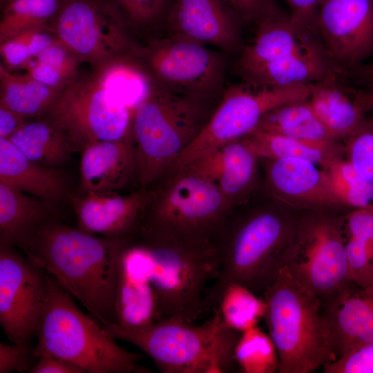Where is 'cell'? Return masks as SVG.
<instances>
[{"instance_id":"6da1fadb","label":"cell","mask_w":373,"mask_h":373,"mask_svg":"<svg viewBox=\"0 0 373 373\" xmlns=\"http://www.w3.org/2000/svg\"><path fill=\"white\" fill-rule=\"evenodd\" d=\"M258 195L231 209L214 240L218 273L207 291L205 312L216 309L230 283L261 296L287 266L298 211Z\"/></svg>"},{"instance_id":"7a4b0ae2","label":"cell","mask_w":373,"mask_h":373,"mask_svg":"<svg viewBox=\"0 0 373 373\" xmlns=\"http://www.w3.org/2000/svg\"><path fill=\"white\" fill-rule=\"evenodd\" d=\"M131 237L92 235L53 218L39 228L22 251L102 325L117 322L119 260Z\"/></svg>"},{"instance_id":"3957f363","label":"cell","mask_w":373,"mask_h":373,"mask_svg":"<svg viewBox=\"0 0 373 373\" xmlns=\"http://www.w3.org/2000/svg\"><path fill=\"white\" fill-rule=\"evenodd\" d=\"M219 102L175 94L148 79L132 111L131 137L140 188L147 189L167 172L203 130Z\"/></svg>"},{"instance_id":"277c9868","label":"cell","mask_w":373,"mask_h":373,"mask_svg":"<svg viewBox=\"0 0 373 373\" xmlns=\"http://www.w3.org/2000/svg\"><path fill=\"white\" fill-rule=\"evenodd\" d=\"M102 327L142 350L163 373H224L236 366L233 352L240 332L226 326L218 309L199 325L161 319L133 330L111 323Z\"/></svg>"},{"instance_id":"5b68a950","label":"cell","mask_w":373,"mask_h":373,"mask_svg":"<svg viewBox=\"0 0 373 373\" xmlns=\"http://www.w3.org/2000/svg\"><path fill=\"white\" fill-rule=\"evenodd\" d=\"M263 319L279 357L278 373H312L336 360L322 303L285 267L261 296Z\"/></svg>"},{"instance_id":"8992f818","label":"cell","mask_w":373,"mask_h":373,"mask_svg":"<svg viewBox=\"0 0 373 373\" xmlns=\"http://www.w3.org/2000/svg\"><path fill=\"white\" fill-rule=\"evenodd\" d=\"M137 234L198 244H214L231 207L208 180L187 166L147 189Z\"/></svg>"},{"instance_id":"52a82bcc","label":"cell","mask_w":373,"mask_h":373,"mask_svg":"<svg viewBox=\"0 0 373 373\" xmlns=\"http://www.w3.org/2000/svg\"><path fill=\"white\" fill-rule=\"evenodd\" d=\"M37 357L51 354L75 363L88 373H147L142 355L119 346L73 296L49 275L47 298L37 333Z\"/></svg>"},{"instance_id":"ba28073f","label":"cell","mask_w":373,"mask_h":373,"mask_svg":"<svg viewBox=\"0 0 373 373\" xmlns=\"http://www.w3.org/2000/svg\"><path fill=\"white\" fill-rule=\"evenodd\" d=\"M135 236L145 246L149 256L159 320L194 323L205 312L208 284L213 283L218 276L214 244Z\"/></svg>"},{"instance_id":"9c48e42d","label":"cell","mask_w":373,"mask_h":373,"mask_svg":"<svg viewBox=\"0 0 373 373\" xmlns=\"http://www.w3.org/2000/svg\"><path fill=\"white\" fill-rule=\"evenodd\" d=\"M325 211H298L287 263L290 275L315 294L323 307L334 301L351 281L344 217Z\"/></svg>"},{"instance_id":"30bf717a","label":"cell","mask_w":373,"mask_h":373,"mask_svg":"<svg viewBox=\"0 0 373 373\" xmlns=\"http://www.w3.org/2000/svg\"><path fill=\"white\" fill-rule=\"evenodd\" d=\"M133 56L145 64L149 79L175 94L217 102L227 85L229 56L186 39L165 35L144 46L134 44Z\"/></svg>"},{"instance_id":"8fae6325","label":"cell","mask_w":373,"mask_h":373,"mask_svg":"<svg viewBox=\"0 0 373 373\" xmlns=\"http://www.w3.org/2000/svg\"><path fill=\"white\" fill-rule=\"evenodd\" d=\"M312 87V84L256 86L241 81L227 84L203 130L164 175L180 171L202 155L245 137L256 128L262 117L271 110L308 99Z\"/></svg>"},{"instance_id":"7c38bea8","label":"cell","mask_w":373,"mask_h":373,"mask_svg":"<svg viewBox=\"0 0 373 373\" xmlns=\"http://www.w3.org/2000/svg\"><path fill=\"white\" fill-rule=\"evenodd\" d=\"M133 106L116 97L97 71L76 79L59 93L47 112L77 148L131 136Z\"/></svg>"},{"instance_id":"4fadbf2b","label":"cell","mask_w":373,"mask_h":373,"mask_svg":"<svg viewBox=\"0 0 373 373\" xmlns=\"http://www.w3.org/2000/svg\"><path fill=\"white\" fill-rule=\"evenodd\" d=\"M52 30L81 61L99 66L133 57L127 26L106 0H63Z\"/></svg>"},{"instance_id":"5bb4252c","label":"cell","mask_w":373,"mask_h":373,"mask_svg":"<svg viewBox=\"0 0 373 373\" xmlns=\"http://www.w3.org/2000/svg\"><path fill=\"white\" fill-rule=\"evenodd\" d=\"M49 274L13 246L0 245V324L12 343H30L39 327Z\"/></svg>"},{"instance_id":"9a60e30c","label":"cell","mask_w":373,"mask_h":373,"mask_svg":"<svg viewBox=\"0 0 373 373\" xmlns=\"http://www.w3.org/2000/svg\"><path fill=\"white\" fill-rule=\"evenodd\" d=\"M316 26L335 62L348 72L373 55V0H323Z\"/></svg>"},{"instance_id":"2e32d148","label":"cell","mask_w":373,"mask_h":373,"mask_svg":"<svg viewBox=\"0 0 373 373\" xmlns=\"http://www.w3.org/2000/svg\"><path fill=\"white\" fill-rule=\"evenodd\" d=\"M263 191L297 211L338 213L347 209L335 195L324 169L302 158L262 160Z\"/></svg>"},{"instance_id":"e0dca14e","label":"cell","mask_w":373,"mask_h":373,"mask_svg":"<svg viewBox=\"0 0 373 373\" xmlns=\"http://www.w3.org/2000/svg\"><path fill=\"white\" fill-rule=\"evenodd\" d=\"M241 17L223 0H173L166 35L186 39L235 57L244 41Z\"/></svg>"},{"instance_id":"ac0fdd59","label":"cell","mask_w":373,"mask_h":373,"mask_svg":"<svg viewBox=\"0 0 373 373\" xmlns=\"http://www.w3.org/2000/svg\"><path fill=\"white\" fill-rule=\"evenodd\" d=\"M260 164L242 137L202 155L187 166L215 185L232 209L263 191Z\"/></svg>"},{"instance_id":"d6986e66","label":"cell","mask_w":373,"mask_h":373,"mask_svg":"<svg viewBox=\"0 0 373 373\" xmlns=\"http://www.w3.org/2000/svg\"><path fill=\"white\" fill-rule=\"evenodd\" d=\"M115 307L117 324L125 329L143 328L159 320L149 256L135 236L121 254Z\"/></svg>"},{"instance_id":"ffe728a7","label":"cell","mask_w":373,"mask_h":373,"mask_svg":"<svg viewBox=\"0 0 373 373\" xmlns=\"http://www.w3.org/2000/svg\"><path fill=\"white\" fill-rule=\"evenodd\" d=\"M146 198L147 189L143 188L127 194L102 191L69 196L77 219V228L111 238L130 237L138 232Z\"/></svg>"},{"instance_id":"44dd1931","label":"cell","mask_w":373,"mask_h":373,"mask_svg":"<svg viewBox=\"0 0 373 373\" xmlns=\"http://www.w3.org/2000/svg\"><path fill=\"white\" fill-rule=\"evenodd\" d=\"M255 33L231 63L241 82L262 68L293 53L312 30L298 25L291 14L276 6L255 23Z\"/></svg>"},{"instance_id":"7402d4cb","label":"cell","mask_w":373,"mask_h":373,"mask_svg":"<svg viewBox=\"0 0 373 373\" xmlns=\"http://www.w3.org/2000/svg\"><path fill=\"white\" fill-rule=\"evenodd\" d=\"M334 75L347 77L349 72L335 62L317 29L311 31L293 53L243 82L270 87L309 85Z\"/></svg>"},{"instance_id":"603a6c76","label":"cell","mask_w":373,"mask_h":373,"mask_svg":"<svg viewBox=\"0 0 373 373\" xmlns=\"http://www.w3.org/2000/svg\"><path fill=\"white\" fill-rule=\"evenodd\" d=\"M133 183L139 187L131 136L97 142L82 149L79 184L85 193L115 191Z\"/></svg>"},{"instance_id":"cb8c5ba5","label":"cell","mask_w":373,"mask_h":373,"mask_svg":"<svg viewBox=\"0 0 373 373\" xmlns=\"http://www.w3.org/2000/svg\"><path fill=\"white\" fill-rule=\"evenodd\" d=\"M323 309L336 359L373 343V292L352 283Z\"/></svg>"},{"instance_id":"d4e9b609","label":"cell","mask_w":373,"mask_h":373,"mask_svg":"<svg viewBox=\"0 0 373 373\" xmlns=\"http://www.w3.org/2000/svg\"><path fill=\"white\" fill-rule=\"evenodd\" d=\"M345 77L330 75L312 84L308 99L316 115L336 140L343 142L361 125L367 112L361 91Z\"/></svg>"},{"instance_id":"484cf974","label":"cell","mask_w":373,"mask_h":373,"mask_svg":"<svg viewBox=\"0 0 373 373\" xmlns=\"http://www.w3.org/2000/svg\"><path fill=\"white\" fill-rule=\"evenodd\" d=\"M0 182L52 207L64 198L67 189L64 172L31 160L10 140L1 137Z\"/></svg>"},{"instance_id":"4316f807","label":"cell","mask_w":373,"mask_h":373,"mask_svg":"<svg viewBox=\"0 0 373 373\" xmlns=\"http://www.w3.org/2000/svg\"><path fill=\"white\" fill-rule=\"evenodd\" d=\"M54 207L0 182V245L21 250L39 228L55 218Z\"/></svg>"},{"instance_id":"83f0119b","label":"cell","mask_w":373,"mask_h":373,"mask_svg":"<svg viewBox=\"0 0 373 373\" xmlns=\"http://www.w3.org/2000/svg\"><path fill=\"white\" fill-rule=\"evenodd\" d=\"M26 157L44 166L58 168L77 148L51 120L26 122L9 138Z\"/></svg>"},{"instance_id":"f1b7e54d","label":"cell","mask_w":373,"mask_h":373,"mask_svg":"<svg viewBox=\"0 0 373 373\" xmlns=\"http://www.w3.org/2000/svg\"><path fill=\"white\" fill-rule=\"evenodd\" d=\"M262 160L302 158L325 168L335 157L344 156L341 141L312 143L254 130L243 137Z\"/></svg>"},{"instance_id":"f546056e","label":"cell","mask_w":373,"mask_h":373,"mask_svg":"<svg viewBox=\"0 0 373 373\" xmlns=\"http://www.w3.org/2000/svg\"><path fill=\"white\" fill-rule=\"evenodd\" d=\"M308 99L271 110L262 117L256 130L312 143L337 140L316 115Z\"/></svg>"},{"instance_id":"4dcf8cb0","label":"cell","mask_w":373,"mask_h":373,"mask_svg":"<svg viewBox=\"0 0 373 373\" xmlns=\"http://www.w3.org/2000/svg\"><path fill=\"white\" fill-rule=\"evenodd\" d=\"M60 92L28 73L15 74L0 65V105L24 117L47 113Z\"/></svg>"},{"instance_id":"1f68e13d","label":"cell","mask_w":373,"mask_h":373,"mask_svg":"<svg viewBox=\"0 0 373 373\" xmlns=\"http://www.w3.org/2000/svg\"><path fill=\"white\" fill-rule=\"evenodd\" d=\"M343 217L350 279L364 288L373 266V204L351 209Z\"/></svg>"},{"instance_id":"d6a6232c","label":"cell","mask_w":373,"mask_h":373,"mask_svg":"<svg viewBox=\"0 0 373 373\" xmlns=\"http://www.w3.org/2000/svg\"><path fill=\"white\" fill-rule=\"evenodd\" d=\"M81 60L57 39L24 67L43 84L61 91L77 79Z\"/></svg>"},{"instance_id":"836d02e7","label":"cell","mask_w":373,"mask_h":373,"mask_svg":"<svg viewBox=\"0 0 373 373\" xmlns=\"http://www.w3.org/2000/svg\"><path fill=\"white\" fill-rule=\"evenodd\" d=\"M216 309L226 326L241 333L257 326L264 318L266 303L262 296L233 283L224 289Z\"/></svg>"},{"instance_id":"e575fe53","label":"cell","mask_w":373,"mask_h":373,"mask_svg":"<svg viewBox=\"0 0 373 373\" xmlns=\"http://www.w3.org/2000/svg\"><path fill=\"white\" fill-rule=\"evenodd\" d=\"M233 357L242 373H278L280 361L269 334L255 326L240 333Z\"/></svg>"},{"instance_id":"d590c367","label":"cell","mask_w":373,"mask_h":373,"mask_svg":"<svg viewBox=\"0 0 373 373\" xmlns=\"http://www.w3.org/2000/svg\"><path fill=\"white\" fill-rule=\"evenodd\" d=\"M63 0H8L0 21V42L27 29L47 26Z\"/></svg>"},{"instance_id":"8d00e7d4","label":"cell","mask_w":373,"mask_h":373,"mask_svg":"<svg viewBox=\"0 0 373 373\" xmlns=\"http://www.w3.org/2000/svg\"><path fill=\"white\" fill-rule=\"evenodd\" d=\"M323 169L335 195L347 209L373 204V184L361 177L344 156L335 157Z\"/></svg>"},{"instance_id":"74e56055","label":"cell","mask_w":373,"mask_h":373,"mask_svg":"<svg viewBox=\"0 0 373 373\" xmlns=\"http://www.w3.org/2000/svg\"><path fill=\"white\" fill-rule=\"evenodd\" d=\"M48 26L25 30L0 42V54L7 69L22 68L57 40Z\"/></svg>"},{"instance_id":"f35d334b","label":"cell","mask_w":373,"mask_h":373,"mask_svg":"<svg viewBox=\"0 0 373 373\" xmlns=\"http://www.w3.org/2000/svg\"><path fill=\"white\" fill-rule=\"evenodd\" d=\"M126 26L138 28H162L173 0H106Z\"/></svg>"},{"instance_id":"ab89813d","label":"cell","mask_w":373,"mask_h":373,"mask_svg":"<svg viewBox=\"0 0 373 373\" xmlns=\"http://www.w3.org/2000/svg\"><path fill=\"white\" fill-rule=\"evenodd\" d=\"M342 142L345 160L361 177L373 184V117H365L356 130Z\"/></svg>"},{"instance_id":"60d3db41","label":"cell","mask_w":373,"mask_h":373,"mask_svg":"<svg viewBox=\"0 0 373 373\" xmlns=\"http://www.w3.org/2000/svg\"><path fill=\"white\" fill-rule=\"evenodd\" d=\"M325 373H373V343H370L327 363Z\"/></svg>"},{"instance_id":"b9f144b4","label":"cell","mask_w":373,"mask_h":373,"mask_svg":"<svg viewBox=\"0 0 373 373\" xmlns=\"http://www.w3.org/2000/svg\"><path fill=\"white\" fill-rule=\"evenodd\" d=\"M37 359L30 343H0V373L30 372Z\"/></svg>"},{"instance_id":"7bdbcfd3","label":"cell","mask_w":373,"mask_h":373,"mask_svg":"<svg viewBox=\"0 0 373 373\" xmlns=\"http://www.w3.org/2000/svg\"><path fill=\"white\" fill-rule=\"evenodd\" d=\"M243 20L254 24L277 6L274 0H223Z\"/></svg>"},{"instance_id":"ee69618b","label":"cell","mask_w":373,"mask_h":373,"mask_svg":"<svg viewBox=\"0 0 373 373\" xmlns=\"http://www.w3.org/2000/svg\"><path fill=\"white\" fill-rule=\"evenodd\" d=\"M290 9L294 21L300 26L315 29L316 18L323 0H284Z\"/></svg>"},{"instance_id":"f6af8a7d","label":"cell","mask_w":373,"mask_h":373,"mask_svg":"<svg viewBox=\"0 0 373 373\" xmlns=\"http://www.w3.org/2000/svg\"><path fill=\"white\" fill-rule=\"evenodd\" d=\"M30 373H85L77 364L51 354H41Z\"/></svg>"},{"instance_id":"bcb514c9","label":"cell","mask_w":373,"mask_h":373,"mask_svg":"<svg viewBox=\"0 0 373 373\" xmlns=\"http://www.w3.org/2000/svg\"><path fill=\"white\" fill-rule=\"evenodd\" d=\"M24 117L0 105V137L8 139L26 122Z\"/></svg>"},{"instance_id":"7dc6e473","label":"cell","mask_w":373,"mask_h":373,"mask_svg":"<svg viewBox=\"0 0 373 373\" xmlns=\"http://www.w3.org/2000/svg\"><path fill=\"white\" fill-rule=\"evenodd\" d=\"M361 100L366 110L373 109V84L366 91H361Z\"/></svg>"},{"instance_id":"c3c4849f","label":"cell","mask_w":373,"mask_h":373,"mask_svg":"<svg viewBox=\"0 0 373 373\" xmlns=\"http://www.w3.org/2000/svg\"><path fill=\"white\" fill-rule=\"evenodd\" d=\"M367 77L369 79H373V67L371 68H368L366 70V73H365Z\"/></svg>"},{"instance_id":"681fc988","label":"cell","mask_w":373,"mask_h":373,"mask_svg":"<svg viewBox=\"0 0 373 373\" xmlns=\"http://www.w3.org/2000/svg\"><path fill=\"white\" fill-rule=\"evenodd\" d=\"M372 283H373V266H372V270H371V272H370V274L367 285V287L365 288L368 287ZM365 288H364V289H365Z\"/></svg>"},{"instance_id":"f907efd6","label":"cell","mask_w":373,"mask_h":373,"mask_svg":"<svg viewBox=\"0 0 373 373\" xmlns=\"http://www.w3.org/2000/svg\"><path fill=\"white\" fill-rule=\"evenodd\" d=\"M368 291L373 292V283L370 285L368 287L364 289Z\"/></svg>"}]
</instances>
